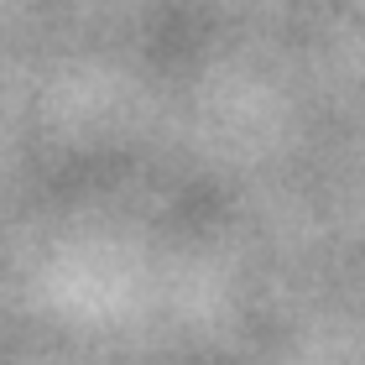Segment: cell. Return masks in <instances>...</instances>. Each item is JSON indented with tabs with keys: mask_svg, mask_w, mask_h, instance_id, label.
<instances>
[]
</instances>
